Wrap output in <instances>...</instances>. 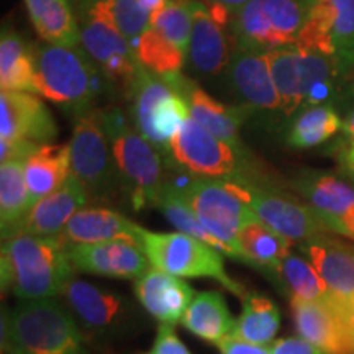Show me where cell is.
<instances>
[{"label":"cell","mask_w":354,"mask_h":354,"mask_svg":"<svg viewBox=\"0 0 354 354\" xmlns=\"http://www.w3.org/2000/svg\"><path fill=\"white\" fill-rule=\"evenodd\" d=\"M68 243L61 236L20 233L2 241L0 281L3 294L25 300L55 299L74 279Z\"/></svg>","instance_id":"obj_1"},{"label":"cell","mask_w":354,"mask_h":354,"mask_svg":"<svg viewBox=\"0 0 354 354\" xmlns=\"http://www.w3.org/2000/svg\"><path fill=\"white\" fill-rule=\"evenodd\" d=\"M37 94L73 113L74 118L91 112L112 82L92 57L77 48L51 43L33 44Z\"/></svg>","instance_id":"obj_2"},{"label":"cell","mask_w":354,"mask_h":354,"mask_svg":"<svg viewBox=\"0 0 354 354\" xmlns=\"http://www.w3.org/2000/svg\"><path fill=\"white\" fill-rule=\"evenodd\" d=\"M3 354H88L73 313L55 299L25 300L2 312Z\"/></svg>","instance_id":"obj_3"},{"label":"cell","mask_w":354,"mask_h":354,"mask_svg":"<svg viewBox=\"0 0 354 354\" xmlns=\"http://www.w3.org/2000/svg\"><path fill=\"white\" fill-rule=\"evenodd\" d=\"M169 169L171 177L166 176V179L183 194L202 227L218 241L223 254L251 268L238 241L241 228L258 218L248 202L246 189L233 180L207 179L192 174L177 177L174 167Z\"/></svg>","instance_id":"obj_4"},{"label":"cell","mask_w":354,"mask_h":354,"mask_svg":"<svg viewBox=\"0 0 354 354\" xmlns=\"http://www.w3.org/2000/svg\"><path fill=\"white\" fill-rule=\"evenodd\" d=\"M120 176L123 196L133 210L156 209L166 184V162L154 146L130 125L120 109L100 110Z\"/></svg>","instance_id":"obj_5"},{"label":"cell","mask_w":354,"mask_h":354,"mask_svg":"<svg viewBox=\"0 0 354 354\" xmlns=\"http://www.w3.org/2000/svg\"><path fill=\"white\" fill-rule=\"evenodd\" d=\"M167 167L187 174L233 183L268 184L246 151L216 138L201 123L189 117L171 141Z\"/></svg>","instance_id":"obj_6"},{"label":"cell","mask_w":354,"mask_h":354,"mask_svg":"<svg viewBox=\"0 0 354 354\" xmlns=\"http://www.w3.org/2000/svg\"><path fill=\"white\" fill-rule=\"evenodd\" d=\"M140 245L154 269L177 277L212 279L236 297L248 295L245 287L228 276L223 253L197 238L180 232L162 233L143 228Z\"/></svg>","instance_id":"obj_7"},{"label":"cell","mask_w":354,"mask_h":354,"mask_svg":"<svg viewBox=\"0 0 354 354\" xmlns=\"http://www.w3.org/2000/svg\"><path fill=\"white\" fill-rule=\"evenodd\" d=\"M128 97L133 127L158 149L167 166L171 141L190 117L187 105L165 76L143 64L128 88Z\"/></svg>","instance_id":"obj_8"},{"label":"cell","mask_w":354,"mask_h":354,"mask_svg":"<svg viewBox=\"0 0 354 354\" xmlns=\"http://www.w3.org/2000/svg\"><path fill=\"white\" fill-rule=\"evenodd\" d=\"M310 0H250L232 15L234 48L268 53L297 41Z\"/></svg>","instance_id":"obj_9"},{"label":"cell","mask_w":354,"mask_h":354,"mask_svg":"<svg viewBox=\"0 0 354 354\" xmlns=\"http://www.w3.org/2000/svg\"><path fill=\"white\" fill-rule=\"evenodd\" d=\"M69 151L71 174L76 176L88 197L110 202L118 192L123 194L100 110L76 117Z\"/></svg>","instance_id":"obj_10"},{"label":"cell","mask_w":354,"mask_h":354,"mask_svg":"<svg viewBox=\"0 0 354 354\" xmlns=\"http://www.w3.org/2000/svg\"><path fill=\"white\" fill-rule=\"evenodd\" d=\"M295 44L333 59L343 79L354 74V0H310Z\"/></svg>","instance_id":"obj_11"},{"label":"cell","mask_w":354,"mask_h":354,"mask_svg":"<svg viewBox=\"0 0 354 354\" xmlns=\"http://www.w3.org/2000/svg\"><path fill=\"white\" fill-rule=\"evenodd\" d=\"M251 210L266 227L290 240L302 243L318 234L328 233L305 202L286 196L272 184L245 183Z\"/></svg>","instance_id":"obj_12"},{"label":"cell","mask_w":354,"mask_h":354,"mask_svg":"<svg viewBox=\"0 0 354 354\" xmlns=\"http://www.w3.org/2000/svg\"><path fill=\"white\" fill-rule=\"evenodd\" d=\"M292 187L326 232L354 240V184L333 174L308 171L295 177Z\"/></svg>","instance_id":"obj_13"},{"label":"cell","mask_w":354,"mask_h":354,"mask_svg":"<svg viewBox=\"0 0 354 354\" xmlns=\"http://www.w3.org/2000/svg\"><path fill=\"white\" fill-rule=\"evenodd\" d=\"M77 21L84 51L92 57L110 82L122 86L128 92L141 68L135 46L117 30L94 17L81 13L77 15Z\"/></svg>","instance_id":"obj_14"},{"label":"cell","mask_w":354,"mask_h":354,"mask_svg":"<svg viewBox=\"0 0 354 354\" xmlns=\"http://www.w3.org/2000/svg\"><path fill=\"white\" fill-rule=\"evenodd\" d=\"M68 254L76 272L136 281L153 268L140 243L110 240L100 243H68Z\"/></svg>","instance_id":"obj_15"},{"label":"cell","mask_w":354,"mask_h":354,"mask_svg":"<svg viewBox=\"0 0 354 354\" xmlns=\"http://www.w3.org/2000/svg\"><path fill=\"white\" fill-rule=\"evenodd\" d=\"M165 79L177 94L183 97L194 120L201 123L216 138L223 140L233 148L246 151L240 140V127L250 115L245 107H230V105L221 104L183 73L166 74Z\"/></svg>","instance_id":"obj_16"},{"label":"cell","mask_w":354,"mask_h":354,"mask_svg":"<svg viewBox=\"0 0 354 354\" xmlns=\"http://www.w3.org/2000/svg\"><path fill=\"white\" fill-rule=\"evenodd\" d=\"M230 88L248 112H281L266 53L234 48L227 68Z\"/></svg>","instance_id":"obj_17"},{"label":"cell","mask_w":354,"mask_h":354,"mask_svg":"<svg viewBox=\"0 0 354 354\" xmlns=\"http://www.w3.org/2000/svg\"><path fill=\"white\" fill-rule=\"evenodd\" d=\"M299 250L320 274L343 315L354 302V245L323 233L299 243Z\"/></svg>","instance_id":"obj_18"},{"label":"cell","mask_w":354,"mask_h":354,"mask_svg":"<svg viewBox=\"0 0 354 354\" xmlns=\"http://www.w3.org/2000/svg\"><path fill=\"white\" fill-rule=\"evenodd\" d=\"M61 295L66 307L88 333L109 335L125 323L128 304L117 292L73 279Z\"/></svg>","instance_id":"obj_19"},{"label":"cell","mask_w":354,"mask_h":354,"mask_svg":"<svg viewBox=\"0 0 354 354\" xmlns=\"http://www.w3.org/2000/svg\"><path fill=\"white\" fill-rule=\"evenodd\" d=\"M56 135L55 118L37 95L19 91L0 92V140L50 145Z\"/></svg>","instance_id":"obj_20"},{"label":"cell","mask_w":354,"mask_h":354,"mask_svg":"<svg viewBox=\"0 0 354 354\" xmlns=\"http://www.w3.org/2000/svg\"><path fill=\"white\" fill-rule=\"evenodd\" d=\"M299 335L323 354H354V335L338 310L326 304L290 297Z\"/></svg>","instance_id":"obj_21"},{"label":"cell","mask_w":354,"mask_h":354,"mask_svg":"<svg viewBox=\"0 0 354 354\" xmlns=\"http://www.w3.org/2000/svg\"><path fill=\"white\" fill-rule=\"evenodd\" d=\"M192 6V32L187 61L198 76H218L228 68L230 51L225 26L227 24L215 19L210 8L201 0H190Z\"/></svg>","instance_id":"obj_22"},{"label":"cell","mask_w":354,"mask_h":354,"mask_svg":"<svg viewBox=\"0 0 354 354\" xmlns=\"http://www.w3.org/2000/svg\"><path fill=\"white\" fill-rule=\"evenodd\" d=\"M133 292L149 315L169 325L183 320L197 295L194 287L180 277L154 268L133 282Z\"/></svg>","instance_id":"obj_23"},{"label":"cell","mask_w":354,"mask_h":354,"mask_svg":"<svg viewBox=\"0 0 354 354\" xmlns=\"http://www.w3.org/2000/svg\"><path fill=\"white\" fill-rule=\"evenodd\" d=\"M87 202V190L82 187L76 176L71 174L59 189L35 203L20 233L33 236H61L69 220Z\"/></svg>","instance_id":"obj_24"},{"label":"cell","mask_w":354,"mask_h":354,"mask_svg":"<svg viewBox=\"0 0 354 354\" xmlns=\"http://www.w3.org/2000/svg\"><path fill=\"white\" fill-rule=\"evenodd\" d=\"M143 227L120 212L104 207H88L74 214L61 238L66 243H100L110 240H133L140 243Z\"/></svg>","instance_id":"obj_25"},{"label":"cell","mask_w":354,"mask_h":354,"mask_svg":"<svg viewBox=\"0 0 354 354\" xmlns=\"http://www.w3.org/2000/svg\"><path fill=\"white\" fill-rule=\"evenodd\" d=\"M238 241H240L241 251L250 259L251 268L264 274L282 292L281 264L290 253L294 243L266 227L258 218L251 220L241 228Z\"/></svg>","instance_id":"obj_26"},{"label":"cell","mask_w":354,"mask_h":354,"mask_svg":"<svg viewBox=\"0 0 354 354\" xmlns=\"http://www.w3.org/2000/svg\"><path fill=\"white\" fill-rule=\"evenodd\" d=\"M180 325L209 343H220L234 333V320L227 300L216 290L201 292L185 310Z\"/></svg>","instance_id":"obj_27"},{"label":"cell","mask_w":354,"mask_h":354,"mask_svg":"<svg viewBox=\"0 0 354 354\" xmlns=\"http://www.w3.org/2000/svg\"><path fill=\"white\" fill-rule=\"evenodd\" d=\"M71 176L69 145H43L25 162L30 207L59 189Z\"/></svg>","instance_id":"obj_28"},{"label":"cell","mask_w":354,"mask_h":354,"mask_svg":"<svg viewBox=\"0 0 354 354\" xmlns=\"http://www.w3.org/2000/svg\"><path fill=\"white\" fill-rule=\"evenodd\" d=\"M30 20L43 41L77 48L81 28L71 0H24Z\"/></svg>","instance_id":"obj_29"},{"label":"cell","mask_w":354,"mask_h":354,"mask_svg":"<svg viewBox=\"0 0 354 354\" xmlns=\"http://www.w3.org/2000/svg\"><path fill=\"white\" fill-rule=\"evenodd\" d=\"M26 161H7L0 166V228L2 240L21 232L30 210V194L25 179Z\"/></svg>","instance_id":"obj_30"},{"label":"cell","mask_w":354,"mask_h":354,"mask_svg":"<svg viewBox=\"0 0 354 354\" xmlns=\"http://www.w3.org/2000/svg\"><path fill=\"white\" fill-rule=\"evenodd\" d=\"M269 69L276 86L281 112L284 117H294L305 109L300 71V48L295 43L274 48L266 53Z\"/></svg>","instance_id":"obj_31"},{"label":"cell","mask_w":354,"mask_h":354,"mask_svg":"<svg viewBox=\"0 0 354 354\" xmlns=\"http://www.w3.org/2000/svg\"><path fill=\"white\" fill-rule=\"evenodd\" d=\"M74 13L76 17L86 13L104 21L125 37L133 46H136L151 20V15L145 10L140 0H82L74 8Z\"/></svg>","instance_id":"obj_32"},{"label":"cell","mask_w":354,"mask_h":354,"mask_svg":"<svg viewBox=\"0 0 354 354\" xmlns=\"http://www.w3.org/2000/svg\"><path fill=\"white\" fill-rule=\"evenodd\" d=\"M0 86L2 91L37 94L33 44H26L20 33L7 26L2 28L0 38Z\"/></svg>","instance_id":"obj_33"},{"label":"cell","mask_w":354,"mask_h":354,"mask_svg":"<svg viewBox=\"0 0 354 354\" xmlns=\"http://www.w3.org/2000/svg\"><path fill=\"white\" fill-rule=\"evenodd\" d=\"M281 326V312L268 295L250 292L243 299L241 315L234 326V338L243 342L268 346Z\"/></svg>","instance_id":"obj_34"},{"label":"cell","mask_w":354,"mask_h":354,"mask_svg":"<svg viewBox=\"0 0 354 354\" xmlns=\"http://www.w3.org/2000/svg\"><path fill=\"white\" fill-rule=\"evenodd\" d=\"M281 284L282 294L289 297H299L308 302L326 304L338 310L336 300L330 294L320 274L313 268L312 263L302 256L289 253L281 264Z\"/></svg>","instance_id":"obj_35"},{"label":"cell","mask_w":354,"mask_h":354,"mask_svg":"<svg viewBox=\"0 0 354 354\" xmlns=\"http://www.w3.org/2000/svg\"><path fill=\"white\" fill-rule=\"evenodd\" d=\"M343 118L339 117L333 105H313L295 115L289 128L287 141L299 149L313 148L325 143L331 136L342 130Z\"/></svg>","instance_id":"obj_36"},{"label":"cell","mask_w":354,"mask_h":354,"mask_svg":"<svg viewBox=\"0 0 354 354\" xmlns=\"http://www.w3.org/2000/svg\"><path fill=\"white\" fill-rule=\"evenodd\" d=\"M135 51L140 63L146 69L161 74V76L180 73L185 61H187V53L169 41L165 35L159 33L153 25H148V28L141 35Z\"/></svg>","instance_id":"obj_37"},{"label":"cell","mask_w":354,"mask_h":354,"mask_svg":"<svg viewBox=\"0 0 354 354\" xmlns=\"http://www.w3.org/2000/svg\"><path fill=\"white\" fill-rule=\"evenodd\" d=\"M146 354H192L187 346L176 335L174 326L169 323H161L154 338L153 348Z\"/></svg>","instance_id":"obj_38"},{"label":"cell","mask_w":354,"mask_h":354,"mask_svg":"<svg viewBox=\"0 0 354 354\" xmlns=\"http://www.w3.org/2000/svg\"><path fill=\"white\" fill-rule=\"evenodd\" d=\"M43 145L28 140L3 141L0 140V161H28L30 156L38 151Z\"/></svg>","instance_id":"obj_39"},{"label":"cell","mask_w":354,"mask_h":354,"mask_svg":"<svg viewBox=\"0 0 354 354\" xmlns=\"http://www.w3.org/2000/svg\"><path fill=\"white\" fill-rule=\"evenodd\" d=\"M268 346L271 354H323L315 344L307 342L302 336L274 339Z\"/></svg>","instance_id":"obj_40"},{"label":"cell","mask_w":354,"mask_h":354,"mask_svg":"<svg viewBox=\"0 0 354 354\" xmlns=\"http://www.w3.org/2000/svg\"><path fill=\"white\" fill-rule=\"evenodd\" d=\"M215 346L220 349L221 354H271L269 346L243 342V339L234 338V336H230L223 342L216 343Z\"/></svg>","instance_id":"obj_41"},{"label":"cell","mask_w":354,"mask_h":354,"mask_svg":"<svg viewBox=\"0 0 354 354\" xmlns=\"http://www.w3.org/2000/svg\"><path fill=\"white\" fill-rule=\"evenodd\" d=\"M336 159H338L343 174L354 183V143L346 140L339 145L338 151H336Z\"/></svg>","instance_id":"obj_42"},{"label":"cell","mask_w":354,"mask_h":354,"mask_svg":"<svg viewBox=\"0 0 354 354\" xmlns=\"http://www.w3.org/2000/svg\"><path fill=\"white\" fill-rule=\"evenodd\" d=\"M342 130L344 133V138H346L348 141H351V143H354V109L351 110V112H348L346 117L343 118Z\"/></svg>","instance_id":"obj_43"},{"label":"cell","mask_w":354,"mask_h":354,"mask_svg":"<svg viewBox=\"0 0 354 354\" xmlns=\"http://www.w3.org/2000/svg\"><path fill=\"white\" fill-rule=\"evenodd\" d=\"M207 2H212V3H220V6H223L227 10L232 13L240 10V8L245 6L246 2H250V0H207Z\"/></svg>","instance_id":"obj_44"},{"label":"cell","mask_w":354,"mask_h":354,"mask_svg":"<svg viewBox=\"0 0 354 354\" xmlns=\"http://www.w3.org/2000/svg\"><path fill=\"white\" fill-rule=\"evenodd\" d=\"M167 2H169V0H140V3L143 6V8L149 13V15H153V13L161 10Z\"/></svg>","instance_id":"obj_45"},{"label":"cell","mask_w":354,"mask_h":354,"mask_svg":"<svg viewBox=\"0 0 354 354\" xmlns=\"http://www.w3.org/2000/svg\"><path fill=\"white\" fill-rule=\"evenodd\" d=\"M343 318L346 320L349 330H351L353 335H354V302H351L346 308H344Z\"/></svg>","instance_id":"obj_46"},{"label":"cell","mask_w":354,"mask_h":354,"mask_svg":"<svg viewBox=\"0 0 354 354\" xmlns=\"http://www.w3.org/2000/svg\"><path fill=\"white\" fill-rule=\"evenodd\" d=\"M81 2H82V0H71V6H73L74 8H76Z\"/></svg>","instance_id":"obj_47"}]
</instances>
